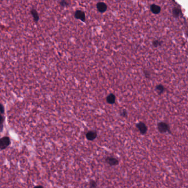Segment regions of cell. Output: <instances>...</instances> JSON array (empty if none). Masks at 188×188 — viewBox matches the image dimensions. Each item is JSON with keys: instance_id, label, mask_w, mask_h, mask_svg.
I'll return each mask as SVG.
<instances>
[{"instance_id": "obj_16", "label": "cell", "mask_w": 188, "mask_h": 188, "mask_svg": "<svg viewBox=\"0 0 188 188\" xmlns=\"http://www.w3.org/2000/svg\"><path fill=\"white\" fill-rule=\"evenodd\" d=\"M89 185H90V188H96L97 186V184L96 183V182L95 181H91L89 183Z\"/></svg>"}, {"instance_id": "obj_15", "label": "cell", "mask_w": 188, "mask_h": 188, "mask_svg": "<svg viewBox=\"0 0 188 188\" xmlns=\"http://www.w3.org/2000/svg\"><path fill=\"white\" fill-rule=\"evenodd\" d=\"M4 121V118H3L2 115L0 114V132H1L3 129V123Z\"/></svg>"}, {"instance_id": "obj_12", "label": "cell", "mask_w": 188, "mask_h": 188, "mask_svg": "<svg viewBox=\"0 0 188 188\" xmlns=\"http://www.w3.org/2000/svg\"><path fill=\"white\" fill-rule=\"evenodd\" d=\"M172 13H173V15L174 17H178L180 15V14L181 13V10L177 7H174L173 8V11H172Z\"/></svg>"}, {"instance_id": "obj_1", "label": "cell", "mask_w": 188, "mask_h": 188, "mask_svg": "<svg viewBox=\"0 0 188 188\" xmlns=\"http://www.w3.org/2000/svg\"><path fill=\"white\" fill-rule=\"evenodd\" d=\"M11 141L8 137H4L0 138V149H4L10 145Z\"/></svg>"}, {"instance_id": "obj_5", "label": "cell", "mask_w": 188, "mask_h": 188, "mask_svg": "<svg viewBox=\"0 0 188 188\" xmlns=\"http://www.w3.org/2000/svg\"><path fill=\"white\" fill-rule=\"evenodd\" d=\"M97 8L99 12L104 13L107 11V5L104 2H100L97 4Z\"/></svg>"}, {"instance_id": "obj_3", "label": "cell", "mask_w": 188, "mask_h": 188, "mask_svg": "<svg viewBox=\"0 0 188 188\" xmlns=\"http://www.w3.org/2000/svg\"><path fill=\"white\" fill-rule=\"evenodd\" d=\"M75 17L77 19L81 20L82 22H85L86 20V15L84 12L81 10H77L74 14Z\"/></svg>"}, {"instance_id": "obj_13", "label": "cell", "mask_w": 188, "mask_h": 188, "mask_svg": "<svg viewBox=\"0 0 188 188\" xmlns=\"http://www.w3.org/2000/svg\"><path fill=\"white\" fill-rule=\"evenodd\" d=\"M153 45L155 47H158L159 46H161V45H162V42L161 41H160L159 40H154V41H153Z\"/></svg>"}, {"instance_id": "obj_19", "label": "cell", "mask_w": 188, "mask_h": 188, "mask_svg": "<svg viewBox=\"0 0 188 188\" xmlns=\"http://www.w3.org/2000/svg\"><path fill=\"white\" fill-rule=\"evenodd\" d=\"M34 188H44V187L43 186H37L35 187Z\"/></svg>"}, {"instance_id": "obj_8", "label": "cell", "mask_w": 188, "mask_h": 188, "mask_svg": "<svg viewBox=\"0 0 188 188\" xmlns=\"http://www.w3.org/2000/svg\"><path fill=\"white\" fill-rule=\"evenodd\" d=\"M97 134L96 132L94 131H90L86 134V138L89 141H93L97 137Z\"/></svg>"}, {"instance_id": "obj_11", "label": "cell", "mask_w": 188, "mask_h": 188, "mask_svg": "<svg viewBox=\"0 0 188 188\" xmlns=\"http://www.w3.org/2000/svg\"><path fill=\"white\" fill-rule=\"evenodd\" d=\"M165 90V87L162 85H158L156 86V90L158 95H162Z\"/></svg>"}, {"instance_id": "obj_9", "label": "cell", "mask_w": 188, "mask_h": 188, "mask_svg": "<svg viewBox=\"0 0 188 188\" xmlns=\"http://www.w3.org/2000/svg\"><path fill=\"white\" fill-rule=\"evenodd\" d=\"M116 101V97L114 94L111 93L107 96V102L108 103L110 104H113L115 103Z\"/></svg>"}, {"instance_id": "obj_2", "label": "cell", "mask_w": 188, "mask_h": 188, "mask_svg": "<svg viewBox=\"0 0 188 188\" xmlns=\"http://www.w3.org/2000/svg\"><path fill=\"white\" fill-rule=\"evenodd\" d=\"M158 131L161 133H164L166 132L169 131V127L168 125L165 122H160L157 125Z\"/></svg>"}, {"instance_id": "obj_4", "label": "cell", "mask_w": 188, "mask_h": 188, "mask_svg": "<svg viewBox=\"0 0 188 188\" xmlns=\"http://www.w3.org/2000/svg\"><path fill=\"white\" fill-rule=\"evenodd\" d=\"M136 127L138 129V130L140 131V133L142 134H145L146 133L147 131V127L146 126V124L142 122H140L136 125Z\"/></svg>"}, {"instance_id": "obj_6", "label": "cell", "mask_w": 188, "mask_h": 188, "mask_svg": "<svg viewBox=\"0 0 188 188\" xmlns=\"http://www.w3.org/2000/svg\"><path fill=\"white\" fill-rule=\"evenodd\" d=\"M30 13L33 17L34 22L36 23H37L38 21L39 20L40 18H39V14H38V12H37V10L35 8H32L30 9Z\"/></svg>"}, {"instance_id": "obj_14", "label": "cell", "mask_w": 188, "mask_h": 188, "mask_svg": "<svg viewBox=\"0 0 188 188\" xmlns=\"http://www.w3.org/2000/svg\"><path fill=\"white\" fill-rule=\"evenodd\" d=\"M59 3H60V6L63 7H67L69 5V2L66 1H64V0L61 1L60 2H59Z\"/></svg>"}, {"instance_id": "obj_7", "label": "cell", "mask_w": 188, "mask_h": 188, "mask_svg": "<svg viewBox=\"0 0 188 188\" xmlns=\"http://www.w3.org/2000/svg\"><path fill=\"white\" fill-rule=\"evenodd\" d=\"M105 161L110 166H116L119 163V161L116 158L111 157H108L105 159Z\"/></svg>"}, {"instance_id": "obj_18", "label": "cell", "mask_w": 188, "mask_h": 188, "mask_svg": "<svg viewBox=\"0 0 188 188\" xmlns=\"http://www.w3.org/2000/svg\"><path fill=\"white\" fill-rule=\"evenodd\" d=\"M5 113V108L2 104L0 103V114H4Z\"/></svg>"}, {"instance_id": "obj_17", "label": "cell", "mask_w": 188, "mask_h": 188, "mask_svg": "<svg viewBox=\"0 0 188 188\" xmlns=\"http://www.w3.org/2000/svg\"><path fill=\"white\" fill-rule=\"evenodd\" d=\"M120 115L121 116H123L124 117H126L127 116V112L126 110H121V113H120Z\"/></svg>"}, {"instance_id": "obj_10", "label": "cell", "mask_w": 188, "mask_h": 188, "mask_svg": "<svg viewBox=\"0 0 188 188\" xmlns=\"http://www.w3.org/2000/svg\"><path fill=\"white\" fill-rule=\"evenodd\" d=\"M151 11L154 14H158L161 11V8L160 6L156 4H152L151 6Z\"/></svg>"}]
</instances>
